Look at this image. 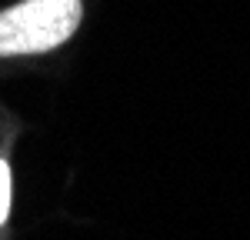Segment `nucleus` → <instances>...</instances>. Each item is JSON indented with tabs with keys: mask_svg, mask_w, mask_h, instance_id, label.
Masks as SVG:
<instances>
[{
	"mask_svg": "<svg viewBox=\"0 0 250 240\" xmlns=\"http://www.w3.org/2000/svg\"><path fill=\"white\" fill-rule=\"evenodd\" d=\"M7 214H10V170L0 160V223L7 220Z\"/></svg>",
	"mask_w": 250,
	"mask_h": 240,
	"instance_id": "f03ea898",
	"label": "nucleus"
},
{
	"mask_svg": "<svg viewBox=\"0 0 250 240\" xmlns=\"http://www.w3.org/2000/svg\"><path fill=\"white\" fill-rule=\"evenodd\" d=\"M83 17L80 0H23L0 14V57L47 54L74 37Z\"/></svg>",
	"mask_w": 250,
	"mask_h": 240,
	"instance_id": "f257e3e1",
	"label": "nucleus"
}]
</instances>
